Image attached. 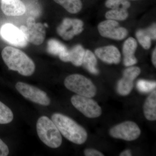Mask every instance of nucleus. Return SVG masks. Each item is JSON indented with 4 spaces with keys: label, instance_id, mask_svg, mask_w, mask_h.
<instances>
[{
    "label": "nucleus",
    "instance_id": "5",
    "mask_svg": "<svg viewBox=\"0 0 156 156\" xmlns=\"http://www.w3.org/2000/svg\"><path fill=\"white\" fill-rule=\"evenodd\" d=\"M71 101L74 107L87 118H98L102 113L101 108L91 98L76 95L72 96Z\"/></svg>",
    "mask_w": 156,
    "mask_h": 156
},
{
    "label": "nucleus",
    "instance_id": "11",
    "mask_svg": "<svg viewBox=\"0 0 156 156\" xmlns=\"http://www.w3.org/2000/svg\"><path fill=\"white\" fill-rule=\"evenodd\" d=\"M0 34L4 40L15 47L24 48L27 45L28 42L22 31L11 23L3 25Z\"/></svg>",
    "mask_w": 156,
    "mask_h": 156
},
{
    "label": "nucleus",
    "instance_id": "18",
    "mask_svg": "<svg viewBox=\"0 0 156 156\" xmlns=\"http://www.w3.org/2000/svg\"><path fill=\"white\" fill-rule=\"evenodd\" d=\"M97 64V59L95 54L90 50H85L82 65L91 74L97 75L99 71L96 67Z\"/></svg>",
    "mask_w": 156,
    "mask_h": 156
},
{
    "label": "nucleus",
    "instance_id": "13",
    "mask_svg": "<svg viewBox=\"0 0 156 156\" xmlns=\"http://www.w3.org/2000/svg\"><path fill=\"white\" fill-rule=\"evenodd\" d=\"M95 53L99 59L108 64H118L121 61L119 50L113 45L97 48L95 50Z\"/></svg>",
    "mask_w": 156,
    "mask_h": 156
},
{
    "label": "nucleus",
    "instance_id": "3",
    "mask_svg": "<svg viewBox=\"0 0 156 156\" xmlns=\"http://www.w3.org/2000/svg\"><path fill=\"white\" fill-rule=\"evenodd\" d=\"M36 126L39 138L46 145L53 148L61 146L62 143L61 133L52 120L43 116L38 120Z\"/></svg>",
    "mask_w": 156,
    "mask_h": 156
},
{
    "label": "nucleus",
    "instance_id": "22",
    "mask_svg": "<svg viewBox=\"0 0 156 156\" xmlns=\"http://www.w3.org/2000/svg\"><path fill=\"white\" fill-rule=\"evenodd\" d=\"M136 36L138 42L144 49L148 50L150 48L152 40L146 29L138 30L136 32Z\"/></svg>",
    "mask_w": 156,
    "mask_h": 156
},
{
    "label": "nucleus",
    "instance_id": "4",
    "mask_svg": "<svg viewBox=\"0 0 156 156\" xmlns=\"http://www.w3.org/2000/svg\"><path fill=\"white\" fill-rule=\"evenodd\" d=\"M64 85L68 89L78 95L92 98L96 95V87L91 80L78 74L71 75L66 78Z\"/></svg>",
    "mask_w": 156,
    "mask_h": 156
},
{
    "label": "nucleus",
    "instance_id": "25",
    "mask_svg": "<svg viewBox=\"0 0 156 156\" xmlns=\"http://www.w3.org/2000/svg\"><path fill=\"white\" fill-rule=\"evenodd\" d=\"M136 86L139 92L142 93H148L156 88V83L154 81L140 80L136 83Z\"/></svg>",
    "mask_w": 156,
    "mask_h": 156
},
{
    "label": "nucleus",
    "instance_id": "31",
    "mask_svg": "<svg viewBox=\"0 0 156 156\" xmlns=\"http://www.w3.org/2000/svg\"><path fill=\"white\" fill-rule=\"evenodd\" d=\"M44 26L45 27H48V24L47 23H44Z\"/></svg>",
    "mask_w": 156,
    "mask_h": 156
},
{
    "label": "nucleus",
    "instance_id": "1",
    "mask_svg": "<svg viewBox=\"0 0 156 156\" xmlns=\"http://www.w3.org/2000/svg\"><path fill=\"white\" fill-rule=\"evenodd\" d=\"M2 56L9 69L26 76H31L34 72L35 65L33 61L21 50L6 47L2 51Z\"/></svg>",
    "mask_w": 156,
    "mask_h": 156
},
{
    "label": "nucleus",
    "instance_id": "28",
    "mask_svg": "<svg viewBox=\"0 0 156 156\" xmlns=\"http://www.w3.org/2000/svg\"><path fill=\"white\" fill-rule=\"evenodd\" d=\"M149 35L150 36L152 40H156V24L154 23L153 25L151 26L150 27H149L147 29H146Z\"/></svg>",
    "mask_w": 156,
    "mask_h": 156
},
{
    "label": "nucleus",
    "instance_id": "30",
    "mask_svg": "<svg viewBox=\"0 0 156 156\" xmlns=\"http://www.w3.org/2000/svg\"><path fill=\"white\" fill-rule=\"evenodd\" d=\"M131 155H131V151L129 150L123 151L120 154V156H131Z\"/></svg>",
    "mask_w": 156,
    "mask_h": 156
},
{
    "label": "nucleus",
    "instance_id": "14",
    "mask_svg": "<svg viewBox=\"0 0 156 156\" xmlns=\"http://www.w3.org/2000/svg\"><path fill=\"white\" fill-rule=\"evenodd\" d=\"M85 50L82 45H76L70 50H67L58 56L62 61L64 62H71L76 66L82 65Z\"/></svg>",
    "mask_w": 156,
    "mask_h": 156
},
{
    "label": "nucleus",
    "instance_id": "16",
    "mask_svg": "<svg viewBox=\"0 0 156 156\" xmlns=\"http://www.w3.org/2000/svg\"><path fill=\"white\" fill-rule=\"evenodd\" d=\"M137 47V42L133 37H129L124 42L122 52L124 56V64L127 67L133 66L137 63L134 53Z\"/></svg>",
    "mask_w": 156,
    "mask_h": 156
},
{
    "label": "nucleus",
    "instance_id": "26",
    "mask_svg": "<svg viewBox=\"0 0 156 156\" xmlns=\"http://www.w3.org/2000/svg\"><path fill=\"white\" fill-rule=\"evenodd\" d=\"M84 154L86 156H104L103 154L99 151L94 149L88 148L85 150Z\"/></svg>",
    "mask_w": 156,
    "mask_h": 156
},
{
    "label": "nucleus",
    "instance_id": "23",
    "mask_svg": "<svg viewBox=\"0 0 156 156\" xmlns=\"http://www.w3.org/2000/svg\"><path fill=\"white\" fill-rule=\"evenodd\" d=\"M14 119V115L11 109L0 101V124L11 122Z\"/></svg>",
    "mask_w": 156,
    "mask_h": 156
},
{
    "label": "nucleus",
    "instance_id": "7",
    "mask_svg": "<svg viewBox=\"0 0 156 156\" xmlns=\"http://www.w3.org/2000/svg\"><path fill=\"white\" fill-rule=\"evenodd\" d=\"M109 134L114 138L132 141L139 137L141 131L134 122L126 121L112 127L110 130Z\"/></svg>",
    "mask_w": 156,
    "mask_h": 156
},
{
    "label": "nucleus",
    "instance_id": "17",
    "mask_svg": "<svg viewBox=\"0 0 156 156\" xmlns=\"http://www.w3.org/2000/svg\"><path fill=\"white\" fill-rule=\"evenodd\" d=\"M146 119L150 121L156 119V91L152 92L147 98L144 106Z\"/></svg>",
    "mask_w": 156,
    "mask_h": 156
},
{
    "label": "nucleus",
    "instance_id": "27",
    "mask_svg": "<svg viewBox=\"0 0 156 156\" xmlns=\"http://www.w3.org/2000/svg\"><path fill=\"white\" fill-rule=\"evenodd\" d=\"M9 151L8 146L0 139V156H7L9 155Z\"/></svg>",
    "mask_w": 156,
    "mask_h": 156
},
{
    "label": "nucleus",
    "instance_id": "9",
    "mask_svg": "<svg viewBox=\"0 0 156 156\" xmlns=\"http://www.w3.org/2000/svg\"><path fill=\"white\" fill-rule=\"evenodd\" d=\"M98 29L101 36L118 41L126 38L128 35L126 28L120 26L117 21L107 19L100 23Z\"/></svg>",
    "mask_w": 156,
    "mask_h": 156
},
{
    "label": "nucleus",
    "instance_id": "24",
    "mask_svg": "<svg viewBox=\"0 0 156 156\" xmlns=\"http://www.w3.org/2000/svg\"><path fill=\"white\" fill-rule=\"evenodd\" d=\"M105 5L111 9L128 10L131 6V3L128 0H106Z\"/></svg>",
    "mask_w": 156,
    "mask_h": 156
},
{
    "label": "nucleus",
    "instance_id": "2",
    "mask_svg": "<svg viewBox=\"0 0 156 156\" xmlns=\"http://www.w3.org/2000/svg\"><path fill=\"white\" fill-rule=\"evenodd\" d=\"M52 120L63 136L73 143L82 144L87 140L86 130L75 121L60 113H54Z\"/></svg>",
    "mask_w": 156,
    "mask_h": 156
},
{
    "label": "nucleus",
    "instance_id": "21",
    "mask_svg": "<svg viewBox=\"0 0 156 156\" xmlns=\"http://www.w3.org/2000/svg\"><path fill=\"white\" fill-rule=\"evenodd\" d=\"M107 19L115 20H124L128 17L127 10L123 9H111L105 14Z\"/></svg>",
    "mask_w": 156,
    "mask_h": 156
},
{
    "label": "nucleus",
    "instance_id": "8",
    "mask_svg": "<svg viewBox=\"0 0 156 156\" xmlns=\"http://www.w3.org/2000/svg\"><path fill=\"white\" fill-rule=\"evenodd\" d=\"M15 87L23 97L34 103L44 106L50 104V99L47 93L37 87L20 82L16 83Z\"/></svg>",
    "mask_w": 156,
    "mask_h": 156
},
{
    "label": "nucleus",
    "instance_id": "20",
    "mask_svg": "<svg viewBox=\"0 0 156 156\" xmlns=\"http://www.w3.org/2000/svg\"><path fill=\"white\" fill-rule=\"evenodd\" d=\"M68 50L64 44L55 39L49 40L47 50L48 53L54 56H59Z\"/></svg>",
    "mask_w": 156,
    "mask_h": 156
},
{
    "label": "nucleus",
    "instance_id": "6",
    "mask_svg": "<svg viewBox=\"0 0 156 156\" xmlns=\"http://www.w3.org/2000/svg\"><path fill=\"white\" fill-rule=\"evenodd\" d=\"M20 29L24 34L27 42L35 45L41 44L46 36V31L44 24L36 23L34 18L29 17L26 26L22 25Z\"/></svg>",
    "mask_w": 156,
    "mask_h": 156
},
{
    "label": "nucleus",
    "instance_id": "15",
    "mask_svg": "<svg viewBox=\"0 0 156 156\" xmlns=\"http://www.w3.org/2000/svg\"><path fill=\"white\" fill-rule=\"evenodd\" d=\"M1 9L8 16H19L25 13L26 8L20 0H2Z\"/></svg>",
    "mask_w": 156,
    "mask_h": 156
},
{
    "label": "nucleus",
    "instance_id": "12",
    "mask_svg": "<svg viewBox=\"0 0 156 156\" xmlns=\"http://www.w3.org/2000/svg\"><path fill=\"white\" fill-rule=\"evenodd\" d=\"M141 72L140 69L136 66H129L124 70L123 76L117 84V92L120 95H129L134 86V81Z\"/></svg>",
    "mask_w": 156,
    "mask_h": 156
},
{
    "label": "nucleus",
    "instance_id": "19",
    "mask_svg": "<svg viewBox=\"0 0 156 156\" xmlns=\"http://www.w3.org/2000/svg\"><path fill=\"white\" fill-rule=\"evenodd\" d=\"M69 13L75 14L81 11L83 7L81 0H54Z\"/></svg>",
    "mask_w": 156,
    "mask_h": 156
},
{
    "label": "nucleus",
    "instance_id": "29",
    "mask_svg": "<svg viewBox=\"0 0 156 156\" xmlns=\"http://www.w3.org/2000/svg\"><path fill=\"white\" fill-rule=\"evenodd\" d=\"M152 60L154 66L156 67V48L154 49L152 53Z\"/></svg>",
    "mask_w": 156,
    "mask_h": 156
},
{
    "label": "nucleus",
    "instance_id": "10",
    "mask_svg": "<svg viewBox=\"0 0 156 156\" xmlns=\"http://www.w3.org/2000/svg\"><path fill=\"white\" fill-rule=\"evenodd\" d=\"M83 22L81 20L65 18L57 27L56 32L63 40L69 41L81 33L83 30Z\"/></svg>",
    "mask_w": 156,
    "mask_h": 156
}]
</instances>
